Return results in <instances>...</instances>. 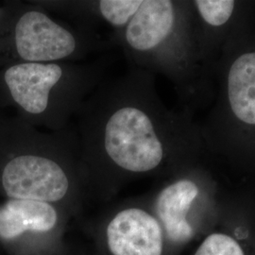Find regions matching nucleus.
I'll list each match as a JSON object with an SVG mask.
<instances>
[{
    "label": "nucleus",
    "instance_id": "1a4fd4ad",
    "mask_svg": "<svg viewBox=\"0 0 255 255\" xmlns=\"http://www.w3.org/2000/svg\"><path fill=\"white\" fill-rule=\"evenodd\" d=\"M173 24L174 9L171 1H142L128 23L126 39L128 45L136 50H149L168 36Z\"/></svg>",
    "mask_w": 255,
    "mask_h": 255
},
{
    "label": "nucleus",
    "instance_id": "423d86ee",
    "mask_svg": "<svg viewBox=\"0 0 255 255\" xmlns=\"http://www.w3.org/2000/svg\"><path fill=\"white\" fill-rule=\"evenodd\" d=\"M15 45L19 56L29 63L60 60L76 48L73 35L45 13L27 11L15 27Z\"/></svg>",
    "mask_w": 255,
    "mask_h": 255
},
{
    "label": "nucleus",
    "instance_id": "9b49d317",
    "mask_svg": "<svg viewBox=\"0 0 255 255\" xmlns=\"http://www.w3.org/2000/svg\"><path fill=\"white\" fill-rule=\"evenodd\" d=\"M141 4L140 0H102L100 9L103 17L111 24L123 26L132 18Z\"/></svg>",
    "mask_w": 255,
    "mask_h": 255
},
{
    "label": "nucleus",
    "instance_id": "39448f33",
    "mask_svg": "<svg viewBox=\"0 0 255 255\" xmlns=\"http://www.w3.org/2000/svg\"><path fill=\"white\" fill-rule=\"evenodd\" d=\"M1 182L9 199L56 204L64 201L71 183L64 168L53 160L21 155L5 165Z\"/></svg>",
    "mask_w": 255,
    "mask_h": 255
},
{
    "label": "nucleus",
    "instance_id": "9d476101",
    "mask_svg": "<svg viewBox=\"0 0 255 255\" xmlns=\"http://www.w3.org/2000/svg\"><path fill=\"white\" fill-rule=\"evenodd\" d=\"M231 108L242 122L255 125V52L238 57L228 77Z\"/></svg>",
    "mask_w": 255,
    "mask_h": 255
},
{
    "label": "nucleus",
    "instance_id": "f8f14e48",
    "mask_svg": "<svg viewBox=\"0 0 255 255\" xmlns=\"http://www.w3.org/2000/svg\"><path fill=\"white\" fill-rule=\"evenodd\" d=\"M195 3L202 18L214 27L224 25L235 8V1L232 0H197Z\"/></svg>",
    "mask_w": 255,
    "mask_h": 255
},
{
    "label": "nucleus",
    "instance_id": "0eeeda50",
    "mask_svg": "<svg viewBox=\"0 0 255 255\" xmlns=\"http://www.w3.org/2000/svg\"><path fill=\"white\" fill-rule=\"evenodd\" d=\"M62 76L58 64L25 63L9 67L4 79L14 101L27 113L39 115L46 109L49 92Z\"/></svg>",
    "mask_w": 255,
    "mask_h": 255
},
{
    "label": "nucleus",
    "instance_id": "7ed1b4c3",
    "mask_svg": "<svg viewBox=\"0 0 255 255\" xmlns=\"http://www.w3.org/2000/svg\"><path fill=\"white\" fill-rule=\"evenodd\" d=\"M104 144L111 160L131 173L152 171L164 158L162 143L150 119L133 107L119 110L110 118Z\"/></svg>",
    "mask_w": 255,
    "mask_h": 255
},
{
    "label": "nucleus",
    "instance_id": "f257e3e1",
    "mask_svg": "<svg viewBox=\"0 0 255 255\" xmlns=\"http://www.w3.org/2000/svg\"><path fill=\"white\" fill-rule=\"evenodd\" d=\"M203 184L183 177L165 185L155 198L152 209L164 229L171 255H181L219 224L220 215L205 203Z\"/></svg>",
    "mask_w": 255,
    "mask_h": 255
},
{
    "label": "nucleus",
    "instance_id": "6e6552de",
    "mask_svg": "<svg viewBox=\"0 0 255 255\" xmlns=\"http://www.w3.org/2000/svg\"><path fill=\"white\" fill-rule=\"evenodd\" d=\"M191 255H255V218L220 215L218 226Z\"/></svg>",
    "mask_w": 255,
    "mask_h": 255
},
{
    "label": "nucleus",
    "instance_id": "20e7f679",
    "mask_svg": "<svg viewBox=\"0 0 255 255\" xmlns=\"http://www.w3.org/2000/svg\"><path fill=\"white\" fill-rule=\"evenodd\" d=\"M97 255H171L164 229L151 210H119L96 231Z\"/></svg>",
    "mask_w": 255,
    "mask_h": 255
},
{
    "label": "nucleus",
    "instance_id": "ddd939ff",
    "mask_svg": "<svg viewBox=\"0 0 255 255\" xmlns=\"http://www.w3.org/2000/svg\"><path fill=\"white\" fill-rule=\"evenodd\" d=\"M69 255V254H68V253H67V252H66V251H65V250H64V251H63V252H62V253H61V254H60V255Z\"/></svg>",
    "mask_w": 255,
    "mask_h": 255
},
{
    "label": "nucleus",
    "instance_id": "f03ea898",
    "mask_svg": "<svg viewBox=\"0 0 255 255\" xmlns=\"http://www.w3.org/2000/svg\"><path fill=\"white\" fill-rule=\"evenodd\" d=\"M64 227L55 204L9 199L0 208V239L22 244L23 255H60Z\"/></svg>",
    "mask_w": 255,
    "mask_h": 255
}]
</instances>
